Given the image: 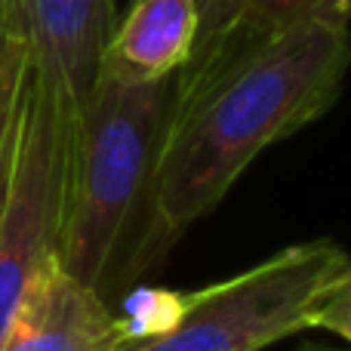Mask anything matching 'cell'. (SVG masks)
<instances>
[{"label":"cell","instance_id":"cell-1","mask_svg":"<svg viewBox=\"0 0 351 351\" xmlns=\"http://www.w3.org/2000/svg\"><path fill=\"white\" fill-rule=\"evenodd\" d=\"M348 68L351 28L302 25L204 80L176 84L173 121L111 284L154 268L268 145L327 114Z\"/></svg>","mask_w":351,"mask_h":351},{"label":"cell","instance_id":"cell-2","mask_svg":"<svg viewBox=\"0 0 351 351\" xmlns=\"http://www.w3.org/2000/svg\"><path fill=\"white\" fill-rule=\"evenodd\" d=\"M173 105L176 77L158 84L99 77L74 121L56 256L71 278L105 299L158 164Z\"/></svg>","mask_w":351,"mask_h":351},{"label":"cell","instance_id":"cell-3","mask_svg":"<svg viewBox=\"0 0 351 351\" xmlns=\"http://www.w3.org/2000/svg\"><path fill=\"white\" fill-rule=\"evenodd\" d=\"M346 262L333 241L284 247L234 278L173 296L160 327L139 330L117 351H262L308 330L311 302Z\"/></svg>","mask_w":351,"mask_h":351},{"label":"cell","instance_id":"cell-4","mask_svg":"<svg viewBox=\"0 0 351 351\" xmlns=\"http://www.w3.org/2000/svg\"><path fill=\"white\" fill-rule=\"evenodd\" d=\"M71 133L28 71L0 200V339L40 262L59 243Z\"/></svg>","mask_w":351,"mask_h":351},{"label":"cell","instance_id":"cell-5","mask_svg":"<svg viewBox=\"0 0 351 351\" xmlns=\"http://www.w3.org/2000/svg\"><path fill=\"white\" fill-rule=\"evenodd\" d=\"M6 16L28 49L31 80L74 130L117 25L114 0H10Z\"/></svg>","mask_w":351,"mask_h":351},{"label":"cell","instance_id":"cell-6","mask_svg":"<svg viewBox=\"0 0 351 351\" xmlns=\"http://www.w3.org/2000/svg\"><path fill=\"white\" fill-rule=\"evenodd\" d=\"M136 336V324L117 317L99 290L80 284L49 253L28 284L0 351H117Z\"/></svg>","mask_w":351,"mask_h":351},{"label":"cell","instance_id":"cell-7","mask_svg":"<svg viewBox=\"0 0 351 351\" xmlns=\"http://www.w3.org/2000/svg\"><path fill=\"white\" fill-rule=\"evenodd\" d=\"M197 31V0H133L111 31L99 77L121 84L170 80L191 59Z\"/></svg>","mask_w":351,"mask_h":351},{"label":"cell","instance_id":"cell-8","mask_svg":"<svg viewBox=\"0 0 351 351\" xmlns=\"http://www.w3.org/2000/svg\"><path fill=\"white\" fill-rule=\"evenodd\" d=\"M302 25H351V0H231L228 19L206 49L185 62L176 84H194L234 62L256 43Z\"/></svg>","mask_w":351,"mask_h":351},{"label":"cell","instance_id":"cell-9","mask_svg":"<svg viewBox=\"0 0 351 351\" xmlns=\"http://www.w3.org/2000/svg\"><path fill=\"white\" fill-rule=\"evenodd\" d=\"M25 77H28V49H25V40L16 31V25L6 16V25L0 31V200H3L6 176H10L12 133H16Z\"/></svg>","mask_w":351,"mask_h":351},{"label":"cell","instance_id":"cell-10","mask_svg":"<svg viewBox=\"0 0 351 351\" xmlns=\"http://www.w3.org/2000/svg\"><path fill=\"white\" fill-rule=\"evenodd\" d=\"M321 327L351 342V259L324 284L308 311V330Z\"/></svg>","mask_w":351,"mask_h":351},{"label":"cell","instance_id":"cell-11","mask_svg":"<svg viewBox=\"0 0 351 351\" xmlns=\"http://www.w3.org/2000/svg\"><path fill=\"white\" fill-rule=\"evenodd\" d=\"M228 3L231 0H197L200 31H197V47H194V53L206 49L219 37V31L225 28V19H228Z\"/></svg>","mask_w":351,"mask_h":351},{"label":"cell","instance_id":"cell-12","mask_svg":"<svg viewBox=\"0 0 351 351\" xmlns=\"http://www.w3.org/2000/svg\"><path fill=\"white\" fill-rule=\"evenodd\" d=\"M6 12H10V0H0V31L6 25Z\"/></svg>","mask_w":351,"mask_h":351},{"label":"cell","instance_id":"cell-13","mask_svg":"<svg viewBox=\"0 0 351 351\" xmlns=\"http://www.w3.org/2000/svg\"><path fill=\"white\" fill-rule=\"evenodd\" d=\"M299 351H346V348H327V346H302Z\"/></svg>","mask_w":351,"mask_h":351}]
</instances>
